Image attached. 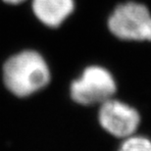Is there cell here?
<instances>
[{"label":"cell","mask_w":151,"mask_h":151,"mask_svg":"<svg viewBox=\"0 0 151 151\" xmlns=\"http://www.w3.org/2000/svg\"><path fill=\"white\" fill-rule=\"evenodd\" d=\"M3 77L6 86L13 94L26 97L47 86L50 71L40 54L26 50L6 61Z\"/></svg>","instance_id":"cell-1"},{"label":"cell","mask_w":151,"mask_h":151,"mask_svg":"<svg viewBox=\"0 0 151 151\" xmlns=\"http://www.w3.org/2000/svg\"><path fill=\"white\" fill-rule=\"evenodd\" d=\"M108 28L120 39L151 41V15L140 3L131 1L117 6L108 19Z\"/></svg>","instance_id":"cell-2"},{"label":"cell","mask_w":151,"mask_h":151,"mask_svg":"<svg viewBox=\"0 0 151 151\" xmlns=\"http://www.w3.org/2000/svg\"><path fill=\"white\" fill-rule=\"evenodd\" d=\"M116 91L113 76L106 69L90 66L71 84V96L81 105L103 103L111 99Z\"/></svg>","instance_id":"cell-3"},{"label":"cell","mask_w":151,"mask_h":151,"mask_svg":"<svg viewBox=\"0 0 151 151\" xmlns=\"http://www.w3.org/2000/svg\"><path fill=\"white\" fill-rule=\"evenodd\" d=\"M98 117L105 131L114 137L123 138L134 134L140 121L137 110L112 98L101 103Z\"/></svg>","instance_id":"cell-4"},{"label":"cell","mask_w":151,"mask_h":151,"mask_svg":"<svg viewBox=\"0 0 151 151\" xmlns=\"http://www.w3.org/2000/svg\"><path fill=\"white\" fill-rule=\"evenodd\" d=\"M32 11L42 24L50 28L59 27L75 9L74 0H32Z\"/></svg>","instance_id":"cell-5"},{"label":"cell","mask_w":151,"mask_h":151,"mask_svg":"<svg viewBox=\"0 0 151 151\" xmlns=\"http://www.w3.org/2000/svg\"><path fill=\"white\" fill-rule=\"evenodd\" d=\"M119 151H151V141L145 137L132 134L126 138Z\"/></svg>","instance_id":"cell-6"},{"label":"cell","mask_w":151,"mask_h":151,"mask_svg":"<svg viewBox=\"0 0 151 151\" xmlns=\"http://www.w3.org/2000/svg\"><path fill=\"white\" fill-rule=\"evenodd\" d=\"M3 1L9 3V4H20V3L24 2L25 0H3Z\"/></svg>","instance_id":"cell-7"}]
</instances>
